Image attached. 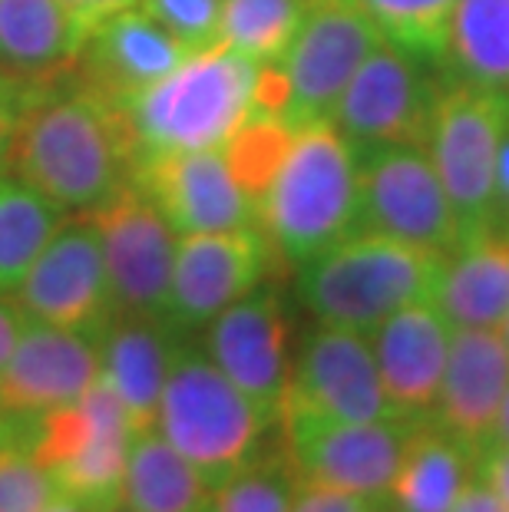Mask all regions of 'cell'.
Listing matches in <instances>:
<instances>
[{
    "label": "cell",
    "instance_id": "6da1fadb",
    "mask_svg": "<svg viewBox=\"0 0 509 512\" xmlns=\"http://www.w3.org/2000/svg\"><path fill=\"white\" fill-rule=\"evenodd\" d=\"M10 166L60 209L93 212L133 182L136 139L110 96L93 86L30 106Z\"/></svg>",
    "mask_w": 509,
    "mask_h": 512
},
{
    "label": "cell",
    "instance_id": "7a4b0ae2",
    "mask_svg": "<svg viewBox=\"0 0 509 512\" xmlns=\"http://www.w3.org/2000/svg\"><path fill=\"white\" fill-rule=\"evenodd\" d=\"M361 162L331 119L301 123L258 199V228L285 261L305 265L357 232Z\"/></svg>",
    "mask_w": 509,
    "mask_h": 512
},
{
    "label": "cell",
    "instance_id": "3957f363",
    "mask_svg": "<svg viewBox=\"0 0 509 512\" xmlns=\"http://www.w3.org/2000/svg\"><path fill=\"white\" fill-rule=\"evenodd\" d=\"M262 63L215 40L192 50L176 70L119 103L136 139V159L172 149L222 146L255 110Z\"/></svg>",
    "mask_w": 509,
    "mask_h": 512
},
{
    "label": "cell",
    "instance_id": "277c9868",
    "mask_svg": "<svg viewBox=\"0 0 509 512\" xmlns=\"http://www.w3.org/2000/svg\"><path fill=\"white\" fill-rule=\"evenodd\" d=\"M447 255L377 232H351L305 261L298 294L321 324L374 334L394 311L433 301Z\"/></svg>",
    "mask_w": 509,
    "mask_h": 512
},
{
    "label": "cell",
    "instance_id": "5b68a950",
    "mask_svg": "<svg viewBox=\"0 0 509 512\" xmlns=\"http://www.w3.org/2000/svg\"><path fill=\"white\" fill-rule=\"evenodd\" d=\"M275 423V413L242 394L209 354L179 347L162 387L156 430L215 493L265 453V437Z\"/></svg>",
    "mask_w": 509,
    "mask_h": 512
},
{
    "label": "cell",
    "instance_id": "8992f818",
    "mask_svg": "<svg viewBox=\"0 0 509 512\" xmlns=\"http://www.w3.org/2000/svg\"><path fill=\"white\" fill-rule=\"evenodd\" d=\"M10 433L30 446L57 493L73 496L90 512H110L123 503L133 427L103 377L80 400Z\"/></svg>",
    "mask_w": 509,
    "mask_h": 512
},
{
    "label": "cell",
    "instance_id": "52a82bcc",
    "mask_svg": "<svg viewBox=\"0 0 509 512\" xmlns=\"http://www.w3.org/2000/svg\"><path fill=\"white\" fill-rule=\"evenodd\" d=\"M424 423V420H420ZM417 420L348 423L285 403L278 427L285 433V456L301 483H318L354 493L367 503H384Z\"/></svg>",
    "mask_w": 509,
    "mask_h": 512
},
{
    "label": "cell",
    "instance_id": "ba28073f",
    "mask_svg": "<svg viewBox=\"0 0 509 512\" xmlns=\"http://www.w3.org/2000/svg\"><path fill=\"white\" fill-rule=\"evenodd\" d=\"M503 126V96L463 83L450 73L443 76L427 133V152L457 212L463 238L480 232L490 219Z\"/></svg>",
    "mask_w": 509,
    "mask_h": 512
},
{
    "label": "cell",
    "instance_id": "9c48e42d",
    "mask_svg": "<svg viewBox=\"0 0 509 512\" xmlns=\"http://www.w3.org/2000/svg\"><path fill=\"white\" fill-rule=\"evenodd\" d=\"M357 162V232H377L437 255L457 252L463 232L427 146H377L357 152Z\"/></svg>",
    "mask_w": 509,
    "mask_h": 512
},
{
    "label": "cell",
    "instance_id": "30bf717a",
    "mask_svg": "<svg viewBox=\"0 0 509 512\" xmlns=\"http://www.w3.org/2000/svg\"><path fill=\"white\" fill-rule=\"evenodd\" d=\"M440 80L410 53L377 43L344 86L331 123L357 149L427 146L430 119L437 110Z\"/></svg>",
    "mask_w": 509,
    "mask_h": 512
},
{
    "label": "cell",
    "instance_id": "8fae6325",
    "mask_svg": "<svg viewBox=\"0 0 509 512\" xmlns=\"http://www.w3.org/2000/svg\"><path fill=\"white\" fill-rule=\"evenodd\" d=\"M384 37L354 0H311L305 24L275 67L285 80L291 126L331 119L344 86Z\"/></svg>",
    "mask_w": 509,
    "mask_h": 512
},
{
    "label": "cell",
    "instance_id": "7c38bea8",
    "mask_svg": "<svg viewBox=\"0 0 509 512\" xmlns=\"http://www.w3.org/2000/svg\"><path fill=\"white\" fill-rule=\"evenodd\" d=\"M14 301L30 321L80 331L100 341L116 318V304L100 235L86 215L80 222H63L57 228V235L14 288Z\"/></svg>",
    "mask_w": 509,
    "mask_h": 512
},
{
    "label": "cell",
    "instance_id": "4fadbf2b",
    "mask_svg": "<svg viewBox=\"0 0 509 512\" xmlns=\"http://www.w3.org/2000/svg\"><path fill=\"white\" fill-rule=\"evenodd\" d=\"M103 245L106 278H110L116 314H156L166 318L176 232L159 209L126 182L103 205L86 212Z\"/></svg>",
    "mask_w": 509,
    "mask_h": 512
},
{
    "label": "cell",
    "instance_id": "5bb4252c",
    "mask_svg": "<svg viewBox=\"0 0 509 512\" xmlns=\"http://www.w3.org/2000/svg\"><path fill=\"white\" fill-rule=\"evenodd\" d=\"M133 182L176 235L258 228L255 202L238 182L225 146L139 156Z\"/></svg>",
    "mask_w": 509,
    "mask_h": 512
},
{
    "label": "cell",
    "instance_id": "9a60e30c",
    "mask_svg": "<svg viewBox=\"0 0 509 512\" xmlns=\"http://www.w3.org/2000/svg\"><path fill=\"white\" fill-rule=\"evenodd\" d=\"M275 248L262 228L196 232L176 238L166 321L176 331L205 328L268 275Z\"/></svg>",
    "mask_w": 509,
    "mask_h": 512
},
{
    "label": "cell",
    "instance_id": "2e32d148",
    "mask_svg": "<svg viewBox=\"0 0 509 512\" xmlns=\"http://www.w3.org/2000/svg\"><path fill=\"white\" fill-rule=\"evenodd\" d=\"M285 403L348 423L404 420L387 397L367 334L331 324H321L305 337L291 364Z\"/></svg>",
    "mask_w": 509,
    "mask_h": 512
},
{
    "label": "cell",
    "instance_id": "e0dca14e",
    "mask_svg": "<svg viewBox=\"0 0 509 512\" xmlns=\"http://www.w3.org/2000/svg\"><path fill=\"white\" fill-rule=\"evenodd\" d=\"M100 380V341L30 321L0 367V420L30 427L43 413L80 400Z\"/></svg>",
    "mask_w": 509,
    "mask_h": 512
},
{
    "label": "cell",
    "instance_id": "ac0fdd59",
    "mask_svg": "<svg viewBox=\"0 0 509 512\" xmlns=\"http://www.w3.org/2000/svg\"><path fill=\"white\" fill-rule=\"evenodd\" d=\"M205 354L242 394L281 413L291 380V321L275 288L248 291L205 324Z\"/></svg>",
    "mask_w": 509,
    "mask_h": 512
},
{
    "label": "cell",
    "instance_id": "d6986e66",
    "mask_svg": "<svg viewBox=\"0 0 509 512\" xmlns=\"http://www.w3.org/2000/svg\"><path fill=\"white\" fill-rule=\"evenodd\" d=\"M509 390V351L500 331L453 328L447 370L430 423L483 460L493 446L496 417Z\"/></svg>",
    "mask_w": 509,
    "mask_h": 512
},
{
    "label": "cell",
    "instance_id": "ffe728a7",
    "mask_svg": "<svg viewBox=\"0 0 509 512\" xmlns=\"http://www.w3.org/2000/svg\"><path fill=\"white\" fill-rule=\"evenodd\" d=\"M371 337L394 410L404 420H430L447 370L453 324L433 301H417L394 311Z\"/></svg>",
    "mask_w": 509,
    "mask_h": 512
},
{
    "label": "cell",
    "instance_id": "44dd1931",
    "mask_svg": "<svg viewBox=\"0 0 509 512\" xmlns=\"http://www.w3.org/2000/svg\"><path fill=\"white\" fill-rule=\"evenodd\" d=\"M179 331L156 314H116L100 337V377L136 433L156 430L162 387L179 354Z\"/></svg>",
    "mask_w": 509,
    "mask_h": 512
},
{
    "label": "cell",
    "instance_id": "7402d4cb",
    "mask_svg": "<svg viewBox=\"0 0 509 512\" xmlns=\"http://www.w3.org/2000/svg\"><path fill=\"white\" fill-rule=\"evenodd\" d=\"M83 57L86 86L110 96L113 103H123L176 70L189 50L143 7H129L93 30Z\"/></svg>",
    "mask_w": 509,
    "mask_h": 512
},
{
    "label": "cell",
    "instance_id": "603a6c76",
    "mask_svg": "<svg viewBox=\"0 0 509 512\" xmlns=\"http://www.w3.org/2000/svg\"><path fill=\"white\" fill-rule=\"evenodd\" d=\"M433 304L453 328H500L509 314V235L463 238L443 261Z\"/></svg>",
    "mask_w": 509,
    "mask_h": 512
},
{
    "label": "cell",
    "instance_id": "cb8c5ba5",
    "mask_svg": "<svg viewBox=\"0 0 509 512\" xmlns=\"http://www.w3.org/2000/svg\"><path fill=\"white\" fill-rule=\"evenodd\" d=\"M473 476H480V460L437 423L424 420L407 443L384 503L394 512H450Z\"/></svg>",
    "mask_w": 509,
    "mask_h": 512
},
{
    "label": "cell",
    "instance_id": "d4e9b609",
    "mask_svg": "<svg viewBox=\"0 0 509 512\" xmlns=\"http://www.w3.org/2000/svg\"><path fill=\"white\" fill-rule=\"evenodd\" d=\"M123 506L133 512H212L215 489L159 430H149L129 443Z\"/></svg>",
    "mask_w": 509,
    "mask_h": 512
},
{
    "label": "cell",
    "instance_id": "484cf974",
    "mask_svg": "<svg viewBox=\"0 0 509 512\" xmlns=\"http://www.w3.org/2000/svg\"><path fill=\"white\" fill-rule=\"evenodd\" d=\"M90 34L60 0H0V63L17 73H53L83 57Z\"/></svg>",
    "mask_w": 509,
    "mask_h": 512
},
{
    "label": "cell",
    "instance_id": "4316f807",
    "mask_svg": "<svg viewBox=\"0 0 509 512\" xmlns=\"http://www.w3.org/2000/svg\"><path fill=\"white\" fill-rule=\"evenodd\" d=\"M443 67L457 80L509 100V0H460Z\"/></svg>",
    "mask_w": 509,
    "mask_h": 512
},
{
    "label": "cell",
    "instance_id": "83f0119b",
    "mask_svg": "<svg viewBox=\"0 0 509 512\" xmlns=\"http://www.w3.org/2000/svg\"><path fill=\"white\" fill-rule=\"evenodd\" d=\"M67 222V209L20 176H0V294L14 291Z\"/></svg>",
    "mask_w": 509,
    "mask_h": 512
},
{
    "label": "cell",
    "instance_id": "f1b7e54d",
    "mask_svg": "<svg viewBox=\"0 0 509 512\" xmlns=\"http://www.w3.org/2000/svg\"><path fill=\"white\" fill-rule=\"evenodd\" d=\"M311 0H222L219 40L255 63H278L305 24Z\"/></svg>",
    "mask_w": 509,
    "mask_h": 512
},
{
    "label": "cell",
    "instance_id": "f546056e",
    "mask_svg": "<svg viewBox=\"0 0 509 512\" xmlns=\"http://www.w3.org/2000/svg\"><path fill=\"white\" fill-rule=\"evenodd\" d=\"M354 4L364 10L384 43L443 67L450 20L460 0H354Z\"/></svg>",
    "mask_w": 509,
    "mask_h": 512
},
{
    "label": "cell",
    "instance_id": "4dcf8cb0",
    "mask_svg": "<svg viewBox=\"0 0 509 512\" xmlns=\"http://www.w3.org/2000/svg\"><path fill=\"white\" fill-rule=\"evenodd\" d=\"M298 476L285 453H262L252 466L235 473L219 493L212 512H291Z\"/></svg>",
    "mask_w": 509,
    "mask_h": 512
},
{
    "label": "cell",
    "instance_id": "1f68e13d",
    "mask_svg": "<svg viewBox=\"0 0 509 512\" xmlns=\"http://www.w3.org/2000/svg\"><path fill=\"white\" fill-rule=\"evenodd\" d=\"M57 493L30 446L7 433L0 440V512H40Z\"/></svg>",
    "mask_w": 509,
    "mask_h": 512
},
{
    "label": "cell",
    "instance_id": "d6a6232c",
    "mask_svg": "<svg viewBox=\"0 0 509 512\" xmlns=\"http://www.w3.org/2000/svg\"><path fill=\"white\" fill-rule=\"evenodd\" d=\"M139 7L176 37L189 53L219 40L222 0H139Z\"/></svg>",
    "mask_w": 509,
    "mask_h": 512
},
{
    "label": "cell",
    "instance_id": "836d02e7",
    "mask_svg": "<svg viewBox=\"0 0 509 512\" xmlns=\"http://www.w3.org/2000/svg\"><path fill=\"white\" fill-rule=\"evenodd\" d=\"M374 503L354 496V493H341V489L331 486H318V483H301L298 479V493L291 512H371Z\"/></svg>",
    "mask_w": 509,
    "mask_h": 512
},
{
    "label": "cell",
    "instance_id": "e575fe53",
    "mask_svg": "<svg viewBox=\"0 0 509 512\" xmlns=\"http://www.w3.org/2000/svg\"><path fill=\"white\" fill-rule=\"evenodd\" d=\"M27 110H30L27 90L14 76L0 73V162L10 159V149H14V139L20 133V123H24Z\"/></svg>",
    "mask_w": 509,
    "mask_h": 512
},
{
    "label": "cell",
    "instance_id": "d590c367",
    "mask_svg": "<svg viewBox=\"0 0 509 512\" xmlns=\"http://www.w3.org/2000/svg\"><path fill=\"white\" fill-rule=\"evenodd\" d=\"M480 232L509 235V100H506V126H503V139H500V159H496L493 209H490V219H486V225L480 228Z\"/></svg>",
    "mask_w": 509,
    "mask_h": 512
},
{
    "label": "cell",
    "instance_id": "8d00e7d4",
    "mask_svg": "<svg viewBox=\"0 0 509 512\" xmlns=\"http://www.w3.org/2000/svg\"><path fill=\"white\" fill-rule=\"evenodd\" d=\"M63 7L70 10L73 20L86 30V34L93 37V30L106 24L110 17L123 14L129 7H139V0H60Z\"/></svg>",
    "mask_w": 509,
    "mask_h": 512
},
{
    "label": "cell",
    "instance_id": "74e56055",
    "mask_svg": "<svg viewBox=\"0 0 509 512\" xmlns=\"http://www.w3.org/2000/svg\"><path fill=\"white\" fill-rule=\"evenodd\" d=\"M450 512H509V509L500 499V493H496L483 476H473L457 503L450 506Z\"/></svg>",
    "mask_w": 509,
    "mask_h": 512
},
{
    "label": "cell",
    "instance_id": "f35d334b",
    "mask_svg": "<svg viewBox=\"0 0 509 512\" xmlns=\"http://www.w3.org/2000/svg\"><path fill=\"white\" fill-rule=\"evenodd\" d=\"M27 324H30V318L20 311V304L14 298H4V294H0V367L7 364V357L17 347Z\"/></svg>",
    "mask_w": 509,
    "mask_h": 512
},
{
    "label": "cell",
    "instance_id": "ab89813d",
    "mask_svg": "<svg viewBox=\"0 0 509 512\" xmlns=\"http://www.w3.org/2000/svg\"><path fill=\"white\" fill-rule=\"evenodd\" d=\"M480 476L490 483L509 509V446H490L480 460Z\"/></svg>",
    "mask_w": 509,
    "mask_h": 512
},
{
    "label": "cell",
    "instance_id": "60d3db41",
    "mask_svg": "<svg viewBox=\"0 0 509 512\" xmlns=\"http://www.w3.org/2000/svg\"><path fill=\"white\" fill-rule=\"evenodd\" d=\"M40 512H90L83 503H77L73 496H67V493H53L50 496V503L43 506Z\"/></svg>",
    "mask_w": 509,
    "mask_h": 512
},
{
    "label": "cell",
    "instance_id": "b9f144b4",
    "mask_svg": "<svg viewBox=\"0 0 509 512\" xmlns=\"http://www.w3.org/2000/svg\"><path fill=\"white\" fill-rule=\"evenodd\" d=\"M493 446H509V390L503 397L500 417H496V430H493Z\"/></svg>",
    "mask_w": 509,
    "mask_h": 512
},
{
    "label": "cell",
    "instance_id": "7bdbcfd3",
    "mask_svg": "<svg viewBox=\"0 0 509 512\" xmlns=\"http://www.w3.org/2000/svg\"><path fill=\"white\" fill-rule=\"evenodd\" d=\"M496 331H500L503 344H506V351H509V314H506V318H503V324H500V328H496Z\"/></svg>",
    "mask_w": 509,
    "mask_h": 512
},
{
    "label": "cell",
    "instance_id": "ee69618b",
    "mask_svg": "<svg viewBox=\"0 0 509 512\" xmlns=\"http://www.w3.org/2000/svg\"><path fill=\"white\" fill-rule=\"evenodd\" d=\"M371 512H394V509H384V503H377V506H371Z\"/></svg>",
    "mask_w": 509,
    "mask_h": 512
},
{
    "label": "cell",
    "instance_id": "f6af8a7d",
    "mask_svg": "<svg viewBox=\"0 0 509 512\" xmlns=\"http://www.w3.org/2000/svg\"><path fill=\"white\" fill-rule=\"evenodd\" d=\"M4 437H7V423L0 420V440H4Z\"/></svg>",
    "mask_w": 509,
    "mask_h": 512
},
{
    "label": "cell",
    "instance_id": "bcb514c9",
    "mask_svg": "<svg viewBox=\"0 0 509 512\" xmlns=\"http://www.w3.org/2000/svg\"><path fill=\"white\" fill-rule=\"evenodd\" d=\"M110 512H133V509H129V506H123V503H119L116 509H110Z\"/></svg>",
    "mask_w": 509,
    "mask_h": 512
}]
</instances>
